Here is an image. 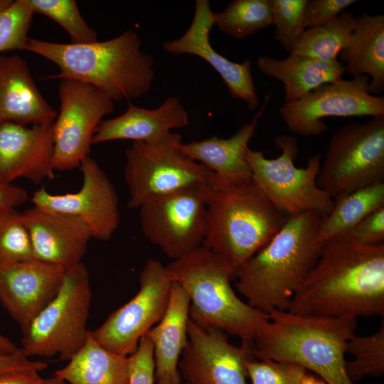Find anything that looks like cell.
Wrapping results in <instances>:
<instances>
[{
	"instance_id": "6da1fadb",
	"label": "cell",
	"mask_w": 384,
	"mask_h": 384,
	"mask_svg": "<svg viewBox=\"0 0 384 384\" xmlns=\"http://www.w3.org/2000/svg\"><path fill=\"white\" fill-rule=\"evenodd\" d=\"M288 311L324 318L383 316L384 243L361 242L348 234L325 240Z\"/></svg>"
},
{
	"instance_id": "7a4b0ae2",
	"label": "cell",
	"mask_w": 384,
	"mask_h": 384,
	"mask_svg": "<svg viewBox=\"0 0 384 384\" xmlns=\"http://www.w3.org/2000/svg\"><path fill=\"white\" fill-rule=\"evenodd\" d=\"M320 218L311 211L288 217L272 238L236 269L235 287L250 306L267 314L289 310L324 243L319 233Z\"/></svg>"
},
{
	"instance_id": "3957f363",
	"label": "cell",
	"mask_w": 384,
	"mask_h": 384,
	"mask_svg": "<svg viewBox=\"0 0 384 384\" xmlns=\"http://www.w3.org/2000/svg\"><path fill=\"white\" fill-rule=\"evenodd\" d=\"M141 45L137 33L127 29L113 38L85 44L28 38L24 50L58 66L59 73L46 78L85 82L120 101L139 98L151 88L154 60Z\"/></svg>"
},
{
	"instance_id": "277c9868",
	"label": "cell",
	"mask_w": 384,
	"mask_h": 384,
	"mask_svg": "<svg viewBox=\"0 0 384 384\" xmlns=\"http://www.w3.org/2000/svg\"><path fill=\"white\" fill-rule=\"evenodd\" d=\"M252 341L256 359L296 364L327 384H356L345 369L346 346L355 335L357 319L302 316L274 310Z\"/></svg>"
},
{
	"instance_id": "5b68a950",
	"label": "cell",
	"mask_w": 384,
	"mask_h": 384,
	"mask_svg": "<svg viewBox=\"0 0 384 384\" xmlns=\"http://www.w3.org/2000/svg\"><path fill=\"white\" fill-rule=\"evenodd\" d=\"M172 281L190 299L189 318L205 328L220 330L252 342L268 314L240 299L231 286L234 270L203 245L166 265Z\"/></svg>"
},
{
	"instance_id": "8992f818",
	"label": "cell",
	"mask_w": 384,
	"mask_h": 384,
	"mask_svg": "<svg viewBox=\"0 0 384 384\" xmlns=\"http://www.w3.org/2000/svg\"><path fill=\"white\" fill-rule=\"evenodd\" d=\"M288 217L253 182L212 186L206 199L203 246L234 272L262 249Z\"/></svg>"
},
{
	"instance_id": "52a82bcc",
	"label": "cell",
	"mask_w": 384,
	"mask_h": 384,
	"mask_svg": "<svg viewBox=\"0 0 384 384\" xmlns=\"http://www.w3.org/2000/svg\"><path fill=\"white\" fill-rule=\"evenodd\" d=\"M178 133L152 142H134L126 149L127 206L138 209L145 202L186 189L215 184L214 174L180 148Z\"/></svg>"
},
{
	"instance_id": "ba28073f",
	"label": "cell",
	"mask_w": 384,
	"mask_h": 384,
	"mask_svg": "<svg viewBox=\"0 0 384 384\" xmlns=\"http://www.w3.org/2000/svg\"><path fill=\"white\" fill-rule=\"evenodd\" d=\"M91 297L85 265L66 270L57 294L23 332L22 352L28 357L59 356L69 361L87 340Z\"/></svg>"
},
{
	"instance_id": "9c48e42d",
	"label": "cell",
	"mask_w": 384,
	"mask_h": 384,
	"mask_svg": "<svg viewBox=\"0 0 384 384\" xmlns=\"http://www.w3.org/2000/svg\"><path fill=\"white\" fill-rule=\"evenodd\" d=\"M274 144L281 151L275 159H267L262 151L248 148L247 159L253 182L288 217L308 211L321 217L328 215L334 201L317 185L321 155L310 156L305 167L298 168L294 165L299 153L297 137L281 134L274 139Z\"/></svg>"
},
{
	"instance_id": "30bf717a",
	"label": "cell",
	"mask_w": 384,
	"mask_h": 384,
	"mask_svg": "<svg viewBox=\"0 0 384 384\" xmlns=\"http://www.w3.org/2000/svg\"><path fill=\"white\" fill-rule=\"evenodd\" d=\"M316 182L333 199L384 182V116L337 130L321 161Z\"/></svg>"
},
{
	"instance_id": "8fae6325",
	"label": "cell",
	"mask_w": 384,
	"mask_h": 384,
	"mask_svg": "<svg viewBox=\"0 0 384 384\" xmlns=\"http://www.w3.org/2000/svg\"><path fill=\"white\" fill-rule=\"evenodd\" d=\"M59 114L53 124L55 171L80 167L89 156L97 127L114 110V100L95 87L77 80L61 79Z\"/></svg>"
},
{
	"instance_id": "7c38bea8",
	"label": "cell",
	"mask_w": 384,
	"mask_h": 384,
	"mask_svg": "<svg viewBox=\"0 0 384 384\" xmlns=\"http://www.w3.org/2000/svg\"><path fill=\"white\" fill-rule=\"evenodd\" d=\"M212 186L186 189L142 204L138 209L145 237L173 260L201 246L206 233L207 194Z\"/></svg>"
},
{
	"instance_id": "4fadbf2b",
	"label": "cell",
	"mask_w": 384,
	"mask_h": 384,
	"mask_svg": "<svg viewBox=\"0 0 384 384\" xmlns=\"http://www.w3.org/2000/svg\"><path fill=\"white\" fill-rule=\"evenodd\" d=\"M172 282L166 265L157 260H147L139 274L137 293L91 331L93 338L113 353L132 355L142 337L164 316Z\"/></svg>"
},
{
	"instance_id": "5bb4252c",
	"label": "cell",
	"mask_w": 384,
	"mask_h": 384,
	"mask_svg": "<svg viewBox=\"0 0 384 384\" xmlns=\"http://www.w3.org/2000/svg\"><path fill=\"white\" fill-rule=\"evenodd\" d=\"M367 75L324 84L279 110L289 130L304 137H316L328 129L327 117L384 116V96L369 92Z\"/></svg>"
},
{
	"instance_id": "9a60e30c",
	"label": "cell",
	"mask_w": 384,
	"mask_h": 384,
	"mask_svg": "<svg viewBox=\"0 0 384 384\" xmlns=\"http://www.w3.org/2000/svg\"><path fill=\"white\" fill-rule=\"evenodd\" d=\"M80 168L82 183L77 192L53 194L41 187L33 193L32 202L41 210L78 219L92 238L108 240L120 222L117 193L107 175L90 156Z\"/></svg>"
},
{
	"instance_id": "2e32d148",
	"label": "cell",
	"mask_w": 384,
	"mask_h": 384,
	"mask_svg": "<svg viewBox=\"0 0 384 384\" xmlns=\"http://www.w3.org/2000/svg\"><path fill=\"white\" fill-rule=\"evenodd\" d=\"M253 358L252 342L234 345L225 332L189 318L188 341L178 362L184 384H248L246 363Z\"/></svg>"
},
{
	"instance_id": "e0dca14e",
	"label": "cell",
	"mask_w": 384,
	"mask_h": 384,
	"mask_svg": "<svg viewBox=\"0 0 384 384\" xmlns=\"http://www.w3.org/2000/svg\"><path fill=\"white\" fill-rule=\"evenodd\" d=\"M65 272L36 259L0 265V302L23 332L57 294Z\"/></svg>"
},
{
	"instance_id": "ac0fdd59",
	"label": "cell",
	"mask_w": 384,
	"mask_h": 384,
	"mask_svg": "<svg viewBox=\"0 0 384 384\" xmlns=\"http://www.w3.org/2000/svg\"><path fill=\"white\" fill-rule=\"evenodd\" d=\"M213 12L208 0H196L192 22L181 37L163 43L164 49L174 55L189 54L206 60L220 75L231 96L246 102L254 111L260 101L252 75V64L245 59L242 63L232 62L218 53L210 42L213 26Z\"/></svg>"
},
{
	"instance_id": "d6986e66",
	"label": "cell",
	"mask_w": 384,
	"mask_h": 384,
	"mask_svg": "<svg viewBox=\"0 0 384 384\" xmlns=\"http://www.w3.org/2000/svg\"><path fill=\"white\" fill-rule=\"evenodd\" d=\"M53 124H0V182L25 178L38 183L54 178Z\"/></svg>"
},
{
	"instance_id": "ffe728a7",
	"label": "cell",
	"mask_w": 384,
	"mask_h": 384,
	"mask_svg": "<svg viewBox=\"0 0 384 384\" xmlns=\"http://www.w3.org/2000/svg\"><path fill=\"white\" fill-rule=\"evenodd\" d=\"M32 243L34 259L65 270L81 262L92 238L78 219L33 207L21 213Z\"/></svg>"
},
{
	"instance_id": "44dd1931",
	"label": "cell",
	"mask_w": 384,
	"mask_h": 384,
	"mask_svg": "<svg viewBox=\"0 0 384 384\" xmlns=\"http://www.w3.org/2000/svg\"><path fill=\"white\" fill-rule=\"evenodd\" d=\"M270 96V93L265 96L261 107L251 121L241 126L229 138L214 136L181 144L180 148L183 152L214 174L215 186L242 184L252 181L247 151Z\"/></svg>"
},
{
	"instance_id": "7402d4cb",
	"label": "cell",
	"mask_w": 384,
	"mask_h": 384,
	"mask_svg": "<svg viewBox=\"0 0 384 384\" xmlns=\"http://www.w3.org/2000/svg\"><path fill=\"white\" fill-rule=\"evenodd\" d=\"M56 117L26 61L17 55L0 54V122L37 125L53 123Z\"/></svg>"
},
{
	"instance_id": "603a6c76",
	"label": "cell",
	"mask_w": 384,
	"mask_h": 384,
	"mask_svg": "<svg viewBox=\"0 0 384 384\" xmlns=\"http://www.w3.org/2000/svg\"><path fill=\"white\" fill-rule=\"evenodd\" d=\"M188 122V112L176 97L166 98L155 109L129 103L121 115L101 121L92 143L122 139L152 142L166 137L174 129L186 127Z\"/></svg>"
},
{
	"instance_id": "cb8c5ba5",
	"label": "cell",
	"mask_w": 384,
	"mask_h": 384,
	"mask_svg": "<svg viewBox=\"0 0 384 384\" xmlns=\"http://www.w3.org/2000/svg\"><path fill=\"white\" fill-rule=\"evenodd\" d=\"M189 306L188 294L173 281L164 316L146 333L153 345L156 381L181 384L178 362L188 341Z\"/></svg>"
},
{
	"instance_id": "d4e9b609",
	"label": "cell",
	"mask_w": 384,
	"mask_h": 384,
	"mask_svg": "<svg viewBox=\"0 0 384 384\" xmlns=\"http://www.w3.org/2000/svg\"><path fill=\"white\" fill-rule=\"evenodd\" d=\"M353 77L367 75L369 92L380 96L384 90V16L363 13L356 17L349 44L338 56Z\"/></svg>"
},
{
	"instance_id": "484cf974",
	"label": "cell",
	"mask_w": 384,
	"mask_h": 384,
	"mask_svg": "<svg viewBox=\"0 0 384 384\" xmlns=\"http://www.w3.org/2000/svg\"><path fill=\"white\" fill-rule=\"evenodd\" d=\"M257 65L260 72L283 84L285 102H292L324 84L339 80L345 73L339 60L325 62L294 54L279 60L262 55Z\"/></svg>"
},
{
	"instance_id": "4316f807",
	"label": "cell",
	"mask_w": 384,
	"mask_h": 384,
	"mask_svg": "<svg viewBox=\"0 0 384 384\" xmlns=\"http://www.w3.org/2000/svg\"><path fill=\"white\" fill-rule=\"evenodd\" d=\"M54 373L66 384H129V357L100 344L89 330L83 346Z\"/></svg>"
},
{
	"instance_id": "83f0119b",
	"label": "cell",
	"mask_w": 384,
	"mask_h": 384,
	"mask_svg": "<svg viewBox=\"0 0 384 384\" xmlns=\"http://www.w3.org/2000/svg\"><path fill=\"white\" fill-rule=\"evenodd\" d=\"M330 213L320 218L323 240L348 233L361 220L384 206V182L376 183L335 199Z\"/></svg>"
},
{
	"instance_id": "f1b7e54d",
	"label": "cell",
	"mask_w": 384,
	"mask_h": 384,
	"mask_svg": "<svg viewBox=\"0 0 384 384\" xmlns=\"http://www.w3.org/2000/svg\"><path fill=\"white\" fill-rule=\"evenodd\" d=\"M355 21L353 13L343 11L324 26L305 29L290 54L325 62L338 60L351 41Z\"/></svg>"
},
{
	"instance_id": "f546056e",
	"label": "cell",
	"mask_w": 384,
	"mask_h": 384,
	"mask_svg": "<svg viewBox=\"0 0 384 384\" xmlns=\"http://www.w3.org/2000/svg\"><path fill=\"white\" fill-rule=\"evenodd\" d=\"M213 25L238 40L273 24L270 0H234L213 14Z\"/></svg>"
},
{
	"instance_id": "4dcf8cb0",
	"label": "cell",
	"mask_w": 384,
	"mask_h": 384,
	"mask_svg": "<svg viewBox=\"0 0 384 384\" xmlns=\"http://www.w3.org/2000/svg\"><path fill=\"white\" fill-rule=\"evenodd\" d=\"M354 358L346 361L349 379L356 383L367 375L379 377L384 373V321L375 333L369 336H352L347 342L346 353Z\"/></svg>"
},
{
	"instance_id": "1f68e13d",
	"label": "cell",
	"mask_w": 384,
	"mask_h": 384,
	"mask_svg": "<svg viewBox=\"0 0 384 384\" xmlns=\"http://www.w3.org/2000/svg\"><path fill=\"white\" fill-rule=\"evenodd\" d=\"M35 13L43 14L59 23L68 33L72 43L97 41L96 31L81 16L74 0H26Z\"/></svg>"
},
{
	"instance_id": "d6a6232c",
	"label": "cell",
	"mask_w": 384,
	"mask_h": 384,
	"mask_svg": "<svg viewBox=\"0 0 384 384\" xmlns=\"http://www.w3.org/2000/svg\"><path fill=\"white\" fill-rule=\"evenodd\" d=\"M34 259L28 231L21 213L14 209L0 217V265Z\"/></svg>"
},
{
	"instance_id": "836d02e7",
	"label": "cell",
	"mask_w": 384,
	"mask_h": 384,
	"mask_svg": "<svg viewBox=\"0 0 384 384\" xmlns=\"http://www.w3.org/2000/svg\"><path fill=\"white\" fill-rule=\"evenodd\" d=\"M308 0H270L274 38L290 54L305 30L304 14Z\"/></svg>"
},
{
	"instance_id": "e575fe53",
	"label": "cell",
	"mask_w": 384,
	"mask_h": 384,
	"mask_svg": "<svg viewBox=\"0 0 384 384\" xmlns=\"http://www.w3.org/2000/svg\"><path fill=\"white\" fill-rule=\"evenodd\" d=\"M34 12L26 0H16L0 14V53L24 50Z\"/></svg>"
},
{
	"instance_id": "d590c367",
	"label": "cell",
	"mask_w": 384,
	"mask_h": 384,
	"mask_svg": "<svg viewBox=\"0 0 384 384\" xmlns=\"http://www.w3.org/2000/svg\"><path fill=\"white\" fill-rule=\"evenodd\" d=\"M246 368L252 384H301L307 373L296 364L271 359H251Z\"/></svg>"
},
{
	"instance_id": "8d00e7d4",
	"label": "cell",
	"mask_w": 384,
	"mask_h": 384,
	"mask_svg": "<svg viewBox=\"0 0 384 384\" xmlns=\"http://www.w3.org/2000/svg\"><path fill=\"white\" fill-rule=\"evenodd\" d=\"M129 357V384H154V349L146 334L140 339L137 350Z\"/></svg>"
},
{
	"instance_id": "74e56055",
	"label": "cell",
	"mask_w": 384,
	"mask_h": 384,
	"mask_svg": "<svg viewBox=\"0 0 384 384\" xmlns=\"http://www.w3.org/2000/svg\"><path fill=\"white\" fill-rule=\"evenodd\" d=\"M356 2L355 0L308 1L304 14V27L308 29L324 26Z\"/></svg>"
},
{
	"instance_id": "f35d334b",
	"label": "cell",
	"mask_w": 384,
	"mask_h": 384,
	"mask_svg": "<svg viewBox=\"0 0 384 384\" xmlns=\"http://www.w3.org/2000/svg\"><path fill=\"white\" fill-rule=\"evenodd\" d=\"M347 234L361 242L384 243V206L365 217Z\"/></svg>"
},
{
	"instance_id": "ab89813d",
	"label": "cell",
	"mask_w": 384,
	"mask_h": 384,
	"mask_svg": "<svg viewBox=\"0 0 384 384\" xmlns=\"http://www.w3.org/2000/svg\"><path fill=\"white\" fill-rule=\"evenodd\" d=\"M48 364L41 361H33L19 349L11 353H0V378L8 374L23 371L41 372Z\"/></svg>"
},
{
	"instance_id": "60d3db41",
	"label": "cell",
	"mask_w": 384,
	"mask_h": 384,
	"mask_svg": "<svg viewBox=\"0 0 384 384\" xmlns=\"http://www.w3.org/2000/svg\"><path fill=\"white\" fill-rule=\"evenodd\" d=\"M28 197L24 188L12 183L0 182V217L24 204Z\"/></svg>"
},
{
	"instance_id": "b9f144b4",
	"label": "cell",
	"mask_w": 384,
	"mask_h": 384,
	"mask_svg": "<svg viewBox=\"0 0 384 384\" xmlns=\"http://www.w3.org/2000/svg\"><path fill=\"white\" fill-rule=\"evenodd\" d=\"M49 379L42 378L38 371H23L0 378V384H48Z\"/></svg>"
},
{
	"instance_id": "7bdbcfd3",
	"label": "cell",
	"mask_w": 384,
	"mask_h": 384,
	"mask_svg": "<svg viewBox=\"0 0 384 384\" xmlns=\"http://www.w3.org/2000/svg\"><path fill=\"white\" fill-rule=\"evenodd\" d=\"M18 348L9 338L0 334V353H11L18 351Z\"/></svg>"
},
{
	"instance_id": "ee69618b",
	"label": "cell",
	"mask_w": 384,
	"mask_h": 384,
	"mask_svg": "<svg viewBox=\"0 0 384 384\" xmlns=\"http://www.w3.org/2000/svg\"><path fill=\"white\" fill-rule=\"evenodd\" d=\"M301 384H327L324 380L317 375L306 373L301 382Z\"/></svg>"
},
{
	"instance_id": "f6af8a7d",
	"label": "cell",
	"mask_w": 384,
	"mask_h": 384,
	"mask_svg": "<svg viewBox=\"0 0 384 384\" xmlns=\"http://www.w3.org/2000/svg\"><path fill=\"white\" fill-rule=\"evenodd\" d=\"M13 2V0H0V14L6 10Z\"/></svg>"
},
{
	"instance_id": "bcb514c9",
	"label": "cell",
	"mask_w": 384,
	"mask_h": 384,
	"mask_svg": "<svg viewBox=\"0 0 384 384\" xmlns=\"http://www.w3.org/2000/svg\"><path fill=\"white\" fill-rule=\"evenodd\" d=\"M48 384H66L63 380L53 376L51 378H49Z\"/></svg>"
},
{
	"instance_id": "7dc6e473",
	"label": "cell",
	"mask_w": 384,
	"mask_h": 384,
	"mask_svg": "<svg viewBox=\"0 0 384 384\" xmlns=\"http://www.w3.org/2000/svg\"><path fill=\"white\" fill-rule=\"evenodd\" d=\"M156 384H170V383L165 381H156Z\"/></svg>"
},
{
	"instance_id": "c3c4849f",
	"label": "cell",
	"mask_w": 384,
	"mask_h": 384,
	"mask_svg": "<svg viewBox=\"0 0 384 384\" xmlns=\"http://www.w3.org/2000/svg\"><path fill=\"white\" fill-rule=\"evenodd\" d=\"M0 124H1V122H0Z\"/></svg>"
}]
</instances>
